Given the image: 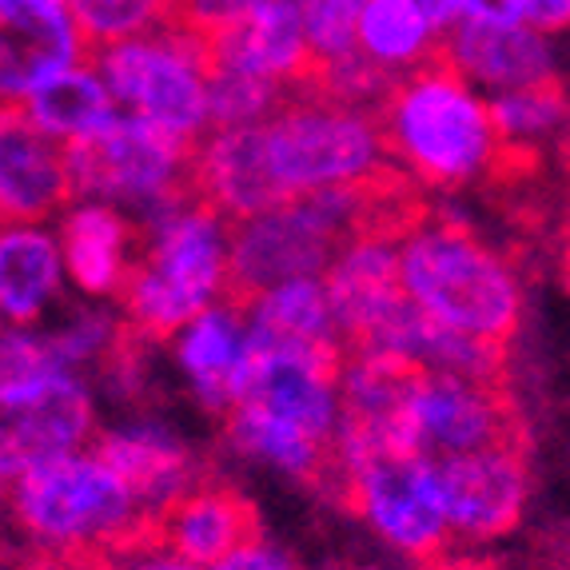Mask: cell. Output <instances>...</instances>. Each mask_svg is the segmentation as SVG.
Instances as JSON below:
<instances>
[{
  "label": "cell",
  "mask_w": 570,
  "mask_h": 570,
  "mask_svg": "<svg viewBox=\"0 0 570 570\" xmlns=\"http://www.w3.org/2000/svg\"><path fill=\"white\" fill-rule=\"evenodd\" d=\"M343 360L256 347L244 395L224 415L228 448L295 483L332 475L343 423Z\"/></svg>",
  "instance_id": "cell-1"
},
{
  "label": "cell",
  "mask_w": 570,
  "mask_h": 570,
  "mask_svg": "<svg viewBox=\"0 0 570 570\" xmlns=\"http://www.w3.org/2000/svg\"><path fill=\"white\" fill-rule=\"evenodd\" d=\"M232 224L200 196H184L140 219V252L124 284V320L140 340H171L176 332L228 299Z\"/></svg>",
  "instance_id": "cell-2"
},
{
  "label": "cell",
  "mask_w": 570,
  "mask_h": 570,
  "mask_svg": "<svg viewBox=\"0 0 570 570\" xmlns=\"http://www.w3.org/2000/svg\"><path fill=\"white\" fill-rule=\"evenodd\" d=\"M380 128L391 160L428 188H466L503 156L491 100L443 57L395 85Z\"/></svg>",
  "instance_id": "cell-3"
},
{
  "label": "cell",
  "mask_w": 570,
  "mask_h": 570,
  "mask_svg": "<svg viewBox=\"0 0 570 570\" xmlns=\"http://www.w3.org/2000/svg\"><path fill=\"white\" fill-rule=\"evenodd\" d=\"M400 279L419 312L483 343L503 347L523 315L511 264L455 219L423 216L400 239Z\"/></svg>",
  "instance_id": "cell-4"
},
{
  "label": "cell",
  "mask_w": 570,
  "mask_h": 570,
  "mask_svg": "<svg viewBox=\"0 0 570 570\" xmlns=\"http://www.w3.org/2000/svg\"><path fill=\"white\" fill-rule=\"evenodd\" d=\"M9 507L24 539L40 554L57 559L92 551L112 554L153 523L132 487L96 448L17 475L9 483Z\"/></svg>",
  "instance_id": "cell-5"
},
{
  "label": "cell",
  "mask_w": 570,
  "mask_h": 570,
  "mask_svg": "<svg viewBox=\"0 0 570 570\" xmlns=\"http://www.w3.org/2000/svg\"><path fill=\"white\" fill-rule=\"evenodd\" d=\"M259 144L284 204L315 191L363 188L395 171L380 116L320 92H295L272 120L259 124Z\"/></svg>",
  "instance_id": "cell-6"
},
{
  "label": "cell",
  "mask_w": 570,
  "mask_h": 570,
  "mask_svg": "<svg viewBox=\"0 0 570 570\" xmlns=\"http://www.w3.org/2000/svg\"><path fill=\"white\" fill-rule=\"evenodd\" d=\"M92 65L120 112L140 116L188 144H200L212 132V65L204 32L171 20L160 32L96 48Z\"/></svg>",
  "instance_id": "cell-7"
},
{
  "label": "cell",
  "mask_w": 570,
  "mask_h": 570,
  "mask_svg": "<svg viewBox=\"0 0 570 570\" xmlns=\"http://www.w3.org/2000/svg\"><path fill=\"white\" fill-rule=\"evenodd\" d=\"M68 176L77 200L112 204L148 219L196 196V144L120 112L96 136L68 148Z\"/></svg>",
  "instance_id": "cell-8"
},
{
  "label": "cell",
  "mask_w": 570,
  "mask_h": 570,
  "mask_svg": "<svg viewBox=\"0 0 570 570\" xmlns=\"http://www.w3.org/2000/svg\"><path fill=\"white\" fill-rule=\"evenodd\" d=\"M343 494L375 539L400 559L428 562L443 554L451 534L443 466L415 451H387L360 466Z\"/></svg>",
  "instance_id": "cell-9"
},
{
  "label": "cell",
  "mask_w": 570,
  "mask_h": 570,
  "mask_svg": "<svg viewBox=\"0 0 570 570\" xmlns=\"http://www.w3.org/2000/svg\"><path fill=\"white\" fill-rule=\"evenodd\" d=\"M0 471L4 483L52 459L92 451L96 443V400L80 371L48 367L29 380L0 383Z\"/></svg>",
  "instance_id": "cell-10"
},
{
  "label": "cell",
  "mask_w": 570,
  "mask_h": 570,
  "mask_svg": "<svg viewBox=\"0 0 570 570\" xmlns=\"http://www.w3.org/2000/svg\"><path fill=\"white\" fill-rule=\"evenodd\" d=\"M511 443V411L499 383L419 371L407 403V451L435 463Z\"/></svg>",
  "instance_id": "cell-11"
},
{
  "label": "cell",
  "mask_w": 570,
  "mask_h": 570,
  "mask_svg": "<svg viewBox=\"0 0 570 570\" xmlns=\"http://www.w3.org/2000/svg\"><path fill=\"white\" fill-rule=\"evenodd\" d=\"M400 239L395 232H363L327 267V295L347 355L367 352L383 327L407 307L400 279Z\"/></svg>",
  "instance_id": "cell-12"
},
{
  "label": "cell",
  "mask_w": 570,
  "mask_h": 570,
  "mask_svg": "<svg viewBox=\"0 0 570 570\" xmlns=\"http://www.w3.org/2000/svg\"><path fill=\"white\" fill-rule=\"evenodd\" d=\"M204 40H208L212 68H232V72L284 85L292 92H312L315 57L307 45L299 0H267L228 29L204 32Z\"/></svg>",
  "instance_id": "cell-13"
},
{
  "label": "cell",
  "mask_w": 570,
  "mask_h": 570,
  "mask_svg": "<svg viewBox=\"0 0 570 570\" xmlns=\"http://www.w3.org/2000/svg\"><path fill=\"white\" fill-rule=\"evenodd\" d=\"M85 52L88 45L65 0H0V92H4V105H20L48 77L85 65Z\"/></svg>",
  "instance_id": "cell-14"
},
{
  "label": "cell",
  "mask_w": 570,
  "mask_h": 570,
  "mask_svg": "<svg viewBox=\"0 0 570 570\" xmlns=\"http://www.w3.org/2000/svg\"><path fill=\"white\" fill-rule=\"evenodd\" d=\"M439 466H443V491H448L451 534L459 542L503 539L519 523L531 494V475L514 443H499Z\"/></svg>",
  "instance_id": "cell-15"
},
{
  "label": "cell",
  "mask_w": 570,
  "mask_h": 570,
  "mask_svg": "<svg viewBox=\"0 0 570 570\" xmlns=\"http://www.w3.org/2000/svg\"><path fill=\"white\" fill-rule=\"evenodd\" d=\"M443 60L487 100L554 80L547 32L514 20H459L443 32Z\"/></svg>",
  "instance_id": "cell-16"
},
{
  "label": "cell",
  "mask_w": 570,
  "mask_h": 570,
  "mask_svg": "<svg viewBox=\"0 0 570 570\" xmlns=\"http://www.w3.org/2000/svg\"><path fill=\"white\" fill-rule=\"evenodd\" d=\"M96 451L112 463V471L132 487L148 519L180 503L184 494L200 487V463L191 455L188 439L164 419H128L96 435Z\"/></svg>",
  "instance_id": "cell-17"
},
{
  "label": "cell",
  "mask_w": 570,
  "mask_h": 570,
  "mask_svg": "<svg viewBox=\"0 0 570 570\" xmlns=\"http://www.w3.org/2000/svg\"><path fill=\"white\" fill-rule=\"evenodd\" d=\"M176 367L191 387V400L212 415H228L244 395L247 371H252V327L247 307L239 299H219L204 315H196L184 332L171 335Z\"/></svg>",
  "instance_id": "cell-18"
},
{
  "label": "cell",
  "mask_w": 570,
  "mask_h": 570,
  "mask_svg": "<svg viewBox=\"0 0 570 570\" xmlns=\"http://www.w3.org/2000/svg\"><path fill=\"white\" fill-rule=\"evenodd\" d=\"M77 204L68 148L4 108L0 124V212L4 224H45Z\"/></svg>",
  "instance_id": "cell-19"
},
{
  "label": "cell",
  "mask_w": 570,
  "mask_h": 570,
  "mask_svg": "<svg viewBox=\"0 0 570 570\" xmlns=\"http://www.w3.org/2000/svg\"><path fill=\"white\" fill-rule=\"evenodd\" d=\"M60 247H65L68 279L92 299L120 295L132 276L140 252V224L112 204L77 200L60 216Z\"/></svg>",
  "instance_id": "cell-20"
},
{
  "label": "cell",
  "mask_w": 570,
  "mask_h": 570,
  "mask_svg": "<svg viewBox=\"0 0 570 570\" xmlns=\"http://www.w3.org/2000/svg\"><path fill=\"white\" fill-rule=\"evenodd\" d=\"M244 307L247 327H252V347L347 360V343H343L340 324H335L324 276L287 279L279 287H267L264 295H256Z\"/></svg>",
  "instance_id": "cell-21"
},
{
  "label": "cell",
  "mask_w": 570,
  "mask_h": 570,
  "mask_svg": "<svg viewBox=\"0 0 570 570\" xmlns=\"http://www.w3.org/2000/svg\"><path fill=\"white\" fill-rule=\"evenodd\" d=\"M60 236L45 224H4L0 236V312L9 327H32L65 292Z\"/></svg>",
  "instance_id": "cell-22"
},
{
  "label": "cell",
  "mask_w": 570,
  "mask_h": 570,
  "mask_svg": "<svg viewBox=\"0 0 570 570\" xmlns=\"http://www.w3.org/2000/svg\"><path fill=\"white\" fill-rule=\"evenodd\" d=\"M156 539L208 570L256 539V514L232 487L200 483L156 519Z\"/></svg>",
  "instance_id": "cell-23"
},
{
  "label": "cell",
  "mask_w": 570,
  "mask_h": 570,
  "mask_svg": "<svg viewBox=\"0 0 570 570\" xmlns=\"http://www.w3.org/2000/svg\"><path fill=\"white\" fill-rule=\"evenodd\" d=\"M9 112H17L20 120H29L37 132H45L48 140L72 144L96 136L105 124H112L120 116L116 96L108 92L105 77L96 72V65H72L57 77H48L40 88H32L20 105H4Z\"/></svg>",
  "instance_id": "cell-24"
},
{
  "label": "cell",
  "mask_w": 570,
  "mask_h": 570,
  "mask_svg": "<svg viewBox=\"0 0 570 570\" xmlns=\"http://www.w3.org/2000/svg\"><path fill=\"white\" fill-rule=\"evenodd\" d=\"M360 57L403 80L443 57V29L415 0H367L360 9Z\"/></svg>",
  "instance_id": "cell-25"
},
{
  "label": "cell",
  "mask_w": 570,
  "mask_h": 570,
  "mask_svg": "<svg viewBox=\"0 0 570 570\" xmlns=\"http://www.w3.org/2000/svg\"><path fill=\"white\" fill-rule=\"evenodd\" d=\"M491 116L503 148L534 153L570 132V96L559 80L491 96Z\"/></svg>",
  "instance_id": "cell-26"
},
{
  "label": "cell",
  "mask_w": 570,
  "mask_h": 570,
  "mask_svg": "<svg viewBox=\"0 0 570 570\" xmlns=\"http://www.w3.org/2000/svg\"><path fill=\"white\" fill-rule=\"evenodd\" d=\"M88 52L148 37L176 20V0H65Z\"/></svg>",
  "instance_id": "cell-27"
},
{
  "label": "cell",
  "mask_w": 570,
  "mask_h": 570,
  "mask_svg": "<svg viewBox=\"0 0 570 570\" xmlns=\"http://www.w3.org/2000/svg\"><path fill=\"white\" fill-rule=\"evenodd\" d=\"M292 96V88L272 85V80L232 72V68H212V132L272 120Z\"/></svg>",
  "instance_id": "cell-28"
},
{
  "label": "cell",
  "mask_w": 570,
  "mask_h": 570,
  "mask_svg": "<svg viewBox=\"0 0 570 570\" xmlns=\"http://www.w3.org/2000/svg\"><path fill=\"white\" fill-rule=\"evenodd\" d=\"M108 570H204L191 559H184L180 551H171L164 539H132L124 542L120 551L108 554Z\"/></svg>",
  "instance_id": "cell-29"
},
{
  "label": "cell",
  "mask_w": 570,
  "mask_h": 570,
  "mask_svg": "<svg viewBox=\"0 0 570 570\" xmlns=\"http://www.w3.org/2000/svg\"><path fill=\"white\" fill-rule=\"evenodd\" d=\"M267 0H176V20L196 32H216L236 24L239 17L256 12Z\"/></svg>",
  "instance_id": "cell-30"
},
{
  "label": "cell",
  "mask_w": 570,
  "mask_h": 570,
  "mask_svg": "<svg viewBox=\"0 0 570 570\" xmlns=\"http://www.w3.org/2000/svg\"><path fill=\"white\" fill-rule=\"evenodd\" d=\"M208 570H304V567H299L279 542H267L256 534L252 542H244L239 551H232L228 559L216 562V567H208Z\"/></svg>",
  "instance_id": "cell-31"
},
{
  "label": "cell",
  "mask_w": 570,
  "mask_h": 570,
  "mask_svg": "<svg viewBox=\"0 0 570 570\" xmlns=\"http://www.w3.org/2000/svg\"><path fill=\"white\" fill-rule=\"evenodd\" d=\"M514 12L523 24L547 32V37L570 29V0H514Z\"/></svg>",
  "instance_id": "cell-32"
},
{
  "label": "cell",
  "mask_w": 570,
  "mask_h": 570,
  "mask_svg": "<svg viewBox=\"0 0 570 570\" xmlns=\"http://www.w3.org/2000/svg\"><path fill=\"white\" fill-rule=\"evenodd\" d=\"M415 4H419V9H428V17L435 20L443 32H448L451 24H455V17H459L455 0H415Z\"/></svg>",
  "instance_id": "cell-33"
},
{
  "label": "cell",
  "mask_w": 570,
  "mask_h": 570,
  "mask_svg": "<svg viewBox=\"0 0 570 570\" xmlns=\"http://www.w3.org/2000/svg\"><path fill=\"white\" fill-rule=\"evenodd\" d=\"M355 570H407V567H400V562H360Z\"/></svg>",
  "instance_id": "cell-34"
},
{
  "label": "cell",
  "mask_w": 570,
  "mask_h": 570,
  "mask_svg": "<svg viewBox=\"0 0 570 570\" xmlns=\"http://www.w3.org/2000/svg\"><path fill=\"white\" fill-rule=\"evenodd\" d=\"M29 570H60V562H57V554H45V559H40L37 567H29Z\"/></svg>",
  "instance_id": "cell-35"
},
{
  "label": "cell",
  "mask_w": 570,
  "mask_h": 570,
  "mask_svg": "<svg viewBox=\"0 0 570 570\" xmlns=\"http://www.w3.org/2000/svg\"><path fill=\"white\" fill-rule=\"evenodd\" d=\"M340 4H347V9H355V12H360L363 4H367V0H340Z\"/></svg>",
  "instance_id": "cell-36"
}]
</instances>
